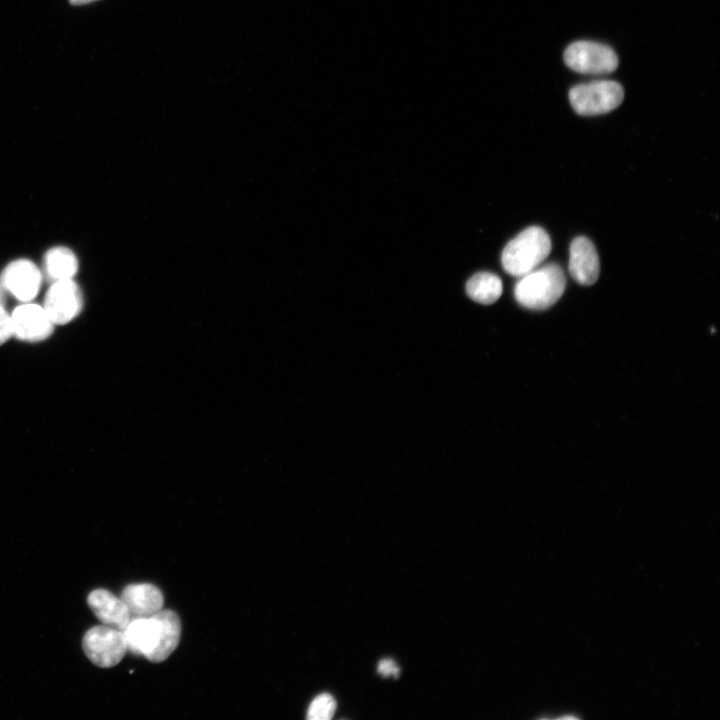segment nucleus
<instances>
[{"mask_svg": "<svg viewBox=\"0 0 720 720\" xmlns=\"http://www.w3.org/2000/svg\"><path fill=\"white\" fill-rule=\"evenodd\" d=\"M11 336H13L11 316L4 306L0 305V346L7 342Z\"/></svg>", "mask_w": 720, "mask_h": 720, "instance_id": "dca6fc26", "label": "nucleus"}, {"mask_svg": "<svg viewBox=\"0 0 720 720\" xmlns=\"http://www.w3.org/2000/svg\"><path fill=\"white\" fill-rule=\"evenodd\" d=\"M42 274L38 267L27 259L10 262L2 271L0 282L12 296L22 302H30L39 292Z\"/></svg>", "mask_w": 720, "mask_h": 720, "instance_id": "6e6552de", "label": "nucleus"}, {"mask_svg": "<svg viewBox=\"0 0 720 720\" xmlns=\"http://www.w3.org/2000/svg\"><path fill=\"white\" fill-rule=\"evenodd\" d=\"M566 279L562 268L555 264L537 267L521 276L516 283L514 295L517 302L528 309L543 310L552 306L562 296Z\"/></svg>", "mask_w": 720, "mask_h": 720, "instance_id": "f03ea898", "label": "nucleus"}, {"mask_svg": "<svg viewBox=\"0 0 720 720\" xmlns=\"http://www.w3.org/2000/svg\"><path fill=\"white\" fill-rule=\"evenodd\" d=\"M466 293L478 303L492 304L502 294L501 279L490 272H478L467 281Z\"/></svg>", "mask_w": 720, "mask_h": 720, "instance_id": "4468645a", "label": "nucleus"}, {"mask_svg": "<svg viewBox=\"0 0 720 720\" xmlns=\"http://www.w3.org/2000/svg\"><path fill=\"white\" fill-rule=\"evenodd\" d=\"M377 671L384 677H398L400 674V668L394 660L390 658H384L378 663Z\"/></svg>", "mask_w": 720, "mask_h": 720, "instance_id": "f3484780", "label": "nucleus"}, {"mask_svg": "<svg viewBox=\"0 0 720 720\" xmlns=\"http://www.w3.org/2000/svg\"><path fill=\"white\" fill-rule=\"evenodd\" d=\"M565 64L582 74H608L618 67V57L608 45L581 40L571 43L564 51Z\"/></svg>", "mask_w": 720, "mask_h": 720, "instance_id": "39448f33", "label": "nucleus"}, {"mask_svg": "<svg viewBox=\"0 0 720 720\" xmlns=\"http://www.w3.org/2000/svg\"><path fill=\"white\" fill-rule=\"evenodd\" d=\"M82 647L88 659L102 668L117 665L128 650L124 631L106 625L89 629L83 637Z\"/></svg>", "mask_w": 720, "mask_h": 720, "instance_id": "423d86ee", "label": "nucleus"}, {"mask_svg": "<svg viewBox=\"0 0 720 720\" xmlns=\"http://www.w3.org/2000/svg\"><path fill=\"white\" fill-rule=\"evenodd\" d=\"M87 603L95 616L106 626L124 631L131 616L121 598L104 589L93 590Z\"/></svg>", "mask_w": 720, "mask_h": 720, "instance_id": "9b49d317", "label": "nucleus"}, {"mask_svg": "<svg viewBox=\"0 0 720 720\" xmlns=\"http://www.w3.org/2000/svg\"><path fill=\"white\" fill-rule=\"evenodd\" d=\"M335 710V699L328 693H322L311 702L307 711V719L329 720L333 717Z\"/></svg>", "mask_w": 720, "mask_h": 720, "instance_id": "2eb2a0df", "label": "nucleus"}, {"mask_svg": "<svg viewBox=\"0 0 720 720\" xmlns=\"http://www.w3.org/2000/svg\"><path fill=\"white\" fill-rule=\"evenodd\" d=\"M550 251L551 240L547 232L539 226H531L505 246L501 256L502 266L508 274L521 277L537 268Z\"/></svg>", "mask_w": 720, "mask_h": 720, "instance_id": "7ed1b4c3", "label": "nucleus"}, {"mask_svg": "<svg viewBox=\"0 0 720 720\" xmlns=\"http://www.w3.org/2000/svg\"><path fill=\"white\" fill-rule=\"evenodd\" d=\"M124 634L130 652L159 663L178 646L181 622L174 611L160 610L151 617L132 618Z\"/></svg>", "mask_w": 720, "mask_h": 720, "instance_id": "f257e3e1", "label": "nucleus"}, {"mask_svg": "<svg viewBox=\"0 0 720 720\" xmlns=\"http://www.w3.org/2000/svg\"><path fill=\"white\" fill-rule=\"evenodd\" d=\"M624 90L620 83L599 80L573 86L569 101L574 111L582 116H596L617 108L623 101Z\"/></svg>", "mask_w": 720, "mask_h": 720, "instance_id": "20e7f679", "label": "nucleus"}, {"mask_svg": "<svg viewBox=\"0 0 720 720\" xmlns=\"http://www.w3.org/2000/svg\"><path fill=\"white\" fill-rule=\"evenodd\" d=\"M121 599L132 618H147L162 610L164 598L161 590L150 583H137L126 586Z\"/></svg>", "mask_w": 720, "mask_h": 720, "instance_id": "f8f14e48", "label": "nucleus"}, {"mask_svg": "<svg viewBox=\"0 0 720 720\" xmlns=\"http://www.w3.org/2000/svg\"><path fill=\"white\" fill-rule=\"evenodd\" d=\"M569 272L581 285L594 284L600 273V262L594 244L584 236L576 237L570 245Z\"/></svg>", "mask_w": 720, "mask_h": 720, "instance_id": "9d476101", "label": "nucleus"}, {"mask_svg": "<svg viewBox=\"0 0 720 720\" xmlns=\"http://www.w3.org/2000/svg\"><path fill=\"white\" fill-rule=\"evenodd\" d=\"M77 270L78 260L74 253L66 247H53L44 255V276L51 283L72 279Z\"/></svg>", "mask_w": 720, "mask_h": 720, "instance_id": "ddd939ff", "label": "nucleus"}, {"mask_svg": "<svg viewBox=\"0 0 720 720\" xmlns=\"http://www.w3.org/2000/svg\"><path fill=\"white\" fill-rule=\"evenodd\" d=\"M93 1H96V0H69V2H70L72 5H84V4H87V3H91V2H93Z\"/></svg>", "mask_w": 720, "mask_h": 720, "instance_id": "6ab92c4d", "label": "nucleus"}, {"mask_svg": "<svg viewBox=\"0 0 720 720\" xmlns=\"http://www.w3.org/2000/svg\"><path fill=\"white\" fill-rule=\"evenodd\" d=\"M5 289L3 288L1 282H0V305L4 306L6 297H5Z\"/></svg>", "mask_w": 720, "mask_h": 720, "instance_id": "a211bd4d", "label": "nucleus"}, {"mask_svg": "<svg viewBox=\"0 0 720 720\" xmlns=\"http://www.w3.org/2000/svg\"><path fill=\"white\" fill-rule=\"evenodd\" d=\"M43 308L54 325L71 322L83 308L79 286L72 279L53 282L46 292Z\"/></svg>", "mask_w": 720, "mask_h": 720, "instance_id": "0eeeda50", "label": "nucleus"}, {"mask_svg": "<svg viewBox=\"0 0 720 720\" xmlns=\"http://www.w3.org/2000/svg\"><path fill=\"white\" fill-rule=\"evenodd\" d=\"M10 316L13 336L21 341L40 342L53 333L54 324L43 306L25 302L17 306Z\"/></svg>", "mask_w": 720, "mask_h": 720, "instance_id": "1a4fd4ad", "label": "nucleus"}]
</instances>
